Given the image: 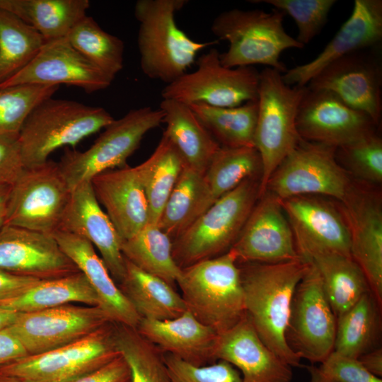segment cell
Here are the masks:
<instances>
[{
  "label": "cell",
  "mask_w": 382,
  "mask_h": 382,
  "mask_svg": "<svg viewBox=\"0 0 382 382\" xmlns=\"http://www.w3.org/2000/svg\"><path fill=\"white\" fill-rule=\"evenodd\" d=\"M309 264L302 259L238 264L246 315L264 343L291 366H299L301 358L289 347L285 332L294 291Z\"/></svg>",
  "instance_id": "1"
},
{
  "label": "cell",
  "mask_w": 382,
  "mask_h": 382,
  "mask_svg": "<svg viewBox=\"0 0 382 382\" xmlns=\"http://www.w3.org/2000/svg\"><path fill=\"white\" fill-rule=\"evenodd\" d=\"M187 2L139 0L135 4L140 66L150 79L173 82L186 73L198 52L215 43L195 41L178 28L175 16Z\"/></svg>",
  "instance_id": "2"
},
{
  "label": "cell",
  "mask_w": 382,
  "mask_h": 382,
  "mask_svg": "<svg viewBox=\"0 0 382 382\" xmlns=\"http://www.w3.org/2000/svg\"><path fill=\"white\" fill-rule=\"evenodd\" d=\"M176 284L186 310L219 335L245 313L240 269L231 251L181 269Z\"/></svg>",
  "instance_id": "3"
},
{
  "label": "cell",
  "mask_w": 382,
  "mask_h": 382,
  "mask_svg": "<svg viewBox=\"0 0 382 382\" xmlns=\"http://www.w3.org/2000/svg\"><path fill=\"white\" fill-rule=\"evenodd\" d=\"M284 16L277 9L266 12L233 8L219 13L211 30L229 44L227 51L219 55L221 64L227 68L263 64L284 73L286 69L279 60L282 52L304 46L286 32Z\"/></svg>",
  "instance_id": "4"
},
{
  "label": "cell",
  "mask_w": 382,
  "mask_h": 382,
  "mask_svg": "<svg viewBox=\"0 0 382 382\" xmlns=\"http://www.w3.org/2000/svg\"><path fill=\"white\" fill-rule=\"evenodd\" d=\"M113 120L101 107L52 97L46 99L30 112L18 138L25 168L45 163L57 149L76 146Z\"/></svg>",
  "instance_id": "5"
},
{
  "label": "cell",
  "mask_w": 382,
  "mask_h": 382,
  "mask_svg": "<svg viewBox=\"0 0 382 382\" xmlns=\"http://www.w3.org/2000/svg\"><path fill=\"white\" fill-rule=\"evenodd\" d=\"M260 179L243 180L172 242L173 257L180 269L231 249L259 198Z\"/></svg>",
  "instance_id": "6"
},
{
  "label": "cell",
  "mask_w": 382,
  "mask_h": 382,
  "mask_svg": "<svg viewBox=\"0 0 382 382\" xmlns=\"http://www.w3.org/2000/svg\"><path fill=\"white\" fill-rule=\"evenodd\" d=\"M282 75L270 67L260 72L254 137L262 161L259 197L265 192L274 170L302 140L296 128V117L306 86H288Z\"/></svg>",
  "instance_id": "7"
},
{
  "label": "cell",
  "mask_w": 382,
  "mask_h": 382,
  "mask_svg": "<svg viewBox=\"0 0 382 382\" xmlns=\"http://www.w3.org/2000/svg\"><path fill=\"white\" fill-rule=\"evenodd\" d=\"M163 117L160 108L131 110L108 125L87 150L66 149L58 163L71 190L103 171L127 166V158L138 149L144 136L158 127Z\"/></svg>",
  "instance_id": "8"
},
{
  "label": "cell",
  "mask_w": 382,
  "mask_h": 382,
  "mask_svg": "<svg viewBox=\"0 0 382 382\" xmlns=\"http://www.w3.org/2000/svg\"><path fill=\"white\" fill-rule=\"evenodd\" d=\"M336 148L301 140L270 176L265 192L280 200L300 195H326L342 202L353 185L337 161Z\"/></svg>",
  "instance_id": "9"
},
{
  "label": "cell",
  "mask_w": 382,
  "mask_h": 382,
  "mask_svg": "<svg viewBox=\"0 0 382 382\" xmlns=\"http://www.w3.org/2000/svg\"><path fill=\"white\" fill-rule=\"evenodd\" d=\"M216 48H211L197 60V69L167 84L163 99L185 105L204 104L233 108L258 98L260 72L254 66H224Z\"/></svg>",
  "instance_id": "10"
},
{
  "label": "cell",
  "mask_w": 382,
  "mask_h": 382,
  "mask_svg": "<svg viewBox=\"0 0 382 382\" xmlns=\"http://www.w3.org/2000/svg\"><path fill=\"white\" fill-rule=\"evenodd\" d=\"M120 354L105 325L69 345L0 366V374L22 382H72Z\"/></svg>",
  "instance_id": "11"
},
{
  "label": "cell",
  "mask_w": 382,
  "mask_h": 382,
  "mask_svg": "<svg viewBox=\"0 0 382 382\" xmlns=\"http://www.w3.org/2000/svg\"><path fill=\"white\" fill-rule=\"evenodd\" d=\"M71 190L59 163L25 168L11 185L5 225L52 234L59 228Z\"/></svg>",
  "instance_id": "12"
},
{
  "label": "cell",
  "mask_w": 382,
  "mask_h": 382,
  "mask_svg": "<svg viewBox=\"0 0 382 382\" xmlns=\"http://www.w3.org/2000/svg\"><path fill=\"white\" fill-rule=\"evenodd\" d=\"M336 325L337 318L320 274L310 262L292 297L285 332L286 342L301 359L322 363L333 351Z\"/></svg>",
  "instance_id": "13"
},
{
  "label": "cell",
  "mask_w": 382,
  "mask_h": 382,
  "mask_svg": "<svg viewBox=\"0 0 382 382\" xmlns=\"http://www.w3.org/2000/svg\"><path fill=\"white\" fill-rule=\"evenodd\" d=\"M280 202L296 251L303 260L310 262L325 255L351 257L349 231L340 208L311 195L292 197Z\"/></svg>",
  "instance_id": "14"
},
{
  "label": "cell",
  "mask_w": 382,
  "mask_h": 382,
  "mask_svg": "<svg viewBox=\"0 0 382 382\" xmlns=\"http://www.w3.org/2000/svg\"><path fill=\"white\" fill-rule=\"evenodd\" d=\"M376 47L332 62L306 86L335 94L349 107L368 115L378 126L382 112V64Z\"/></svg>",
  "instance_id": "15"
},
{
  "label": "cell",
  "mask_w": 382,
  "mask_h": 382,
  "mask_svg": "<svg viewBox=\"0 0 382 382\" xmlns=\"http://www.w3.org/2000/svg\"><path fill=\"white\" fill-rule=\"evenodd\" d=\"M372 119L335 94L306 91L299 107L296 128L301 139L340 148L376 132Z\"/></svg>",
  "instance_id": "16"
},
{
  "label": "cell",
  "mask_w": 382,
  "mask_h": 382,
  "mask_svg": "<svg viewBox=\"0 0 382 382\" xmlns=\"http://www.w3.org/2000/svg\"><path fill=\"white\" fill-rule=\"evenodd\" d=\"M110 322L98 306L63 305L18 313L8 329L29 355L48 352L76 342Z\"/></svg>",
  "instance_id": "17"
},
{
  "label": "cell",
  "mask_w": 382,
  "mask_h": 382,
  "mask_svg": "<svg viewBox=\"0 0 382 382\" xmlns=\"http://www.w3.org/2000/svg\"><path fill=\"white\" fill-rule=\"evenodd\" d=\"M228 251L235 255L238 264L279 263L302 259L296 251L280 199L267 191L258 198Z\"/></svg>",
  "instance_id": "18"
},
{
  "label": "cell",
  "mask_w": 382,
  "mask_h": 382,
  "mask_svg": "<svg viewBox=\"0 0 382 382\" xmlns=\"http://www.w3.org/2000/svg\"><path fill=\"white\" fill-rule=\"evenodd\" d=\"M113 79L105 74L62 37L45 41L37 54L0 88L21 84H66L91 93L107 88Z\"/></svg>",
  "instance_id": "19"
},
{
  "label": "cell",
  "mask_w": 382,
  "mask_h": 382,
  "mask_svg": "<svg viewBox=\"0 0 382 382\" xmlns=\"http://www.w3.org/2000/svg\"><path fill=\"white\" fill-rule=\"evenodd\" d=\"M340 210L350 235V254L382 306V209L379 196L354 187Z\"/></svg>",
  "instance_id": "20"
},
{
  "label": "cell",
  "mask_w": 382,
  "mask_h": 382,
  "mask_svg": "<svg viewBox=\"0 0 382 382\" xmlns=\"http://www.w3.org/2000/svg\"><path fill=\"white\" fill-rule=\"evenodd\" d=\"M0 270L41 279L79 272L52 234L8 225L0 230Z\"/></svg>",
  "instance_id": "21"
},
{
  "label": "cell",
  "mask_w": 382,
  "mask_h": 382,
  "mask_svg": "<svg viewBox=\"0 0 382 382\" xmlns=\"http://www.w3.org/2000/svg\"><path fill=\"white\" fill-rule=\"evenodd\" d=\"M382 40V1L355 0L352 13L324 50L312 61L286 70L288 86H306L323 69L349 54L379 47Z\"/></svg>",
  "instance_id": "22"
},
{
  "label": "cell",
  "mask_w": 382,
  "mask_h": 382,
  "mask_svg": "<svg viewBox=\"0 0 382 382\" xmlns=\"http://www.w3.org/2000/svg\"><path fill=\"white\" fill-rule=\"evenodd\" d=\"M57 230L84 238L95 245L114 280L122 281L125 259L121 239L106 213L101 209L91 181L71 189V196Z\"/></svg>",
  "instance_id": "23"
},
{
  "label": "cell",
  "mask_w": 382,
  "mask_h": 382,
  "mask_svg": "<svg viewBox=\"0 0 382 382\" xmlns=\"http://www.w3.org/2000/svg\"><path fill=\"white\" fill-rule=\"evenodd\" d=\"M214 359L238 369L243 382H290L292 378L291 366L264 343L246 313L218 335Z\"/></svg>",
  "instance_id": "24"
},
{
  "label": "cell",
  "mask_w": 382,
  "mask_h": 382,
  "mask_svg": "<svg viewBox=\"0 0 382 382\" xmlns=\"http://www.w3.org/2000/svg\"><path fill=\"white\" fill-rule=\"evenodd\" d=\"M96 197L106 209L121 241L149 223V206L137 167L103 171L91 180Z\"/></svg>",
  "instance_id": "25"
},
{
  "label": "cell",
  "mask_w": 382,
  "mask_h": 382,
  "mask_svg": "<svg viewBox=\"0 0 382 382\" xmlns=\"http://www.w3.org/2000/svg\"><path fill=\"white\" fill-rule=\"evenodd\" d=\"M64 254L86 277L98 299V307L110 322L137 329L141 317L118 287L93 245L83 237L57 230L52 233Z\"/></svg>",
  "instance_id": "26"
},
{
  "label": "cell",
  "mask_w": 382,
  "mask_h": 382,
  "mask_svg": "<svg viewBox=\"0 0 382 382\" xmlns=\"http://www.w3.org/2000/svg\"><path fill=\"white\" fill-rule=\"evenodd\" d=\"M137 330L162 352L192 365L216 361L214 349L219 334L187 311L168 320L141 318Z\"/></svg>",
  "instance_id": "27"
},
{
  "label": "cell",
  "mask_w": 382,
  "mask_h": 382,
  "mask_svg": "<svg viewBox=\"0 0 382 382\" xmlns=\"http://www.w3.org/2000/svg\"><path fill=\"white\" fill-rule=\"evenodd\" d=\"M163 134L181 157L184 166L202 175L221 147L190 108L175 100L163 99Z\"/></svg>",
  "instance_id": "28"
},
{
  "label": "cell",
  "mask_w": 382,
  "mask_h": 382,
  "mask_svg": "<svg viewBox=\"0 0 382 382\" xmlns=\"http://www.w3.org/2000/svg\"><path fill=\"white\" fill-rule=\"evenodd\" d=\"M120 283V289L141 318L168 320L187 311L181 295L173 286L158 277L141 270L127 259L125 274Z\"/></svg>",
  "instance_id": "29"
},
{
  "label": "cell",
  "mask_w": 382,
  "mask_h": 382,
  "mask_svg": "<svg viewBox=\"0 0 382 382\" xmlns=\"http://www.w3.org/2000/svg\"><path fill=\"white\" fill-rule=\"evenodd\" d=\"M88 0H0V8L33 28L45 41L65 37L86 15Z\"/></svg>",
  "instance_id": "30"
},
{
  "label": "cell",
  "mask_w": 382,
  "mask_h": 382,
  "mask_svg": "<svg viewBox=\"0 0 382 382\" xmlns=\"http://www.w3.org/2000/svg\"><path fill=\"white\" fill-rule=\"evenodd\" d=\"M381 308L371 291L337 318L333 351L358 359L381 347Z\"/></svg>",
  "instance_id": "31"
},
{
  "label": "cell",
  "mask_w": 382,
  "mask_h": 382,
  "mask_svg": "<svg viewBox=\"0 0 382 382\" xmlns=\"http://www.w3.org/2000/svg\"><path fill=\"white\" fill-rule=\"evenodd\" d=\"M78 302L98 306V299L86 277L78 272L40 279L22 294L0 301V307L18 313L54 308Z\"/></svg>",
  "instance_id": "32"
},
{
  "label": "cell",
  "mask_w": 382,
  "mask_h": 382,
  "mask_svg": "<svg viewBox=\"0 0 382 382\" xmlns=\"http://www.w3.org/2000/svg\"><path fill=\"white\" fill-rule=\"evenodd\" d=\"M210 207L203 175L184 166L156 225L173 242Z\"/></svg>",
  "instance_id": "33"
},
{
  "label": "cell",
  "mask_w": 382,
  "mask_h": 382,
  "mask_svg": "<svg viewBox=\"0 0 382 382\" xmlns=\"http://www.w3.org/2000/svg\"><path fill=\"white\" fill-rule=\"evenodd\" d=\"M184 166L181 157L163 133L153 154L136 166L148 202V224H157Z\"/></svg>",
  "instance_id": "34"
},
{
  "label": "cell",
  "mask_w": 382,
  "mask_h": 382,
  "mask_svg": "<svg viewBox=\"0 0 382 382\" xmlns=\"http://www.w3.org/2000/svg\"><path fill=\"white\" fill-rule=\"evenodd\" d=\"M332 311L338 318L352 308L367 291V280L351 257L320 255L313 258Z\"/></svg>",
  "instance_id": "35"
},
{
  "label": "cell",
  "mask_w": 382,
  "mask_h": 382,
  "mask_svg": "<svg viewBox=\"0 0 382 382\" xmlns=\"http://www.w3.org/2000/svg\"><path fill=\"white\" fill-rule=\"evenodd\" d=\"M188 106L220 146L255 147L257 100L233 108L213 107L204 104Z\"/></svg>",
  "instance_id": "36"
},
{
  "label": "cell",
  "mask_w": 382,
  "mask_h": 382,
  "mask_svg": "<svg viewBox=\"0 0 382 382\" xmlns=\"http://www.w3.org/2000/svg\"><path fill=\"white\" fill-rule=\"evenodd\" d=\"M125 258L141 270L174 286L181 274L172 255V241L156 224H147L121 241Z\"/></svg>",
  "instance_id": "37"
},
{
  "label": "cell",
  "mask_w": 382,
  "mask_h": 382,
  "mask_svg": "<svg viewBox=\"0 0 382 382\" xmlns=\"http://www.w3.org/2000/svg\"><path fill=\"white\" fill-rule=\"evenodd\" d=\"M262 161L255 147L221 146L203 175L210 206L247 178L260 176Z\"/></svg>",
  "instance_id": "38"
},
{
  "label": "cell",
  "mask_w": 382,
  "mask_h": 382,
  "mask_svg": "<svg viewBox=\"0 0 382 382\" xmlns=\"http://www.w3.org/2000/svg\"><path fill=\"white\" fill-rule=\"evenodd\" d=\"M66 37L79 53L110 78L114 79L122 69L124 42L103 30L92 17L86 15Z\"/></svg>",
  "instance_id": "39"
},
{
  "label": "cell",
  "mask_w": 382,
  "mask_h": 382,
  "mask_svg": "<svg viewBox=\"0 0 382 382\" xmlns=\"http://www.w3.org/2000/svg\"><path fill=\"white\" fill-rule=\"evenodd\" d=\"M45 41L33 28L0 8V84L21 71Z\"/></svg>",
  "instance_id": "40"
},
{
  "label": "cell",
  "mask_w": 382,
  "mask_h": 382,
  "mask_svg": "<svg viewBox=\"0 0 382 382\" xmlns=\"http://www.w3.org/2000/svg\"><path fill=\"white\" fill-rule=\"evenodd\" d=\"M113 334L116 349L130 371V382H171L163 352L142 337L137 329L122 325Z\"/></svg>",
  "instance_id": "41"
},
{
  "label": "cell",
  "mask_w": 382,
  "mask_h": 382,
  "mask_svg": "<svg viewBox=\"0 0 382 382\" xmlns=\"http://www.w3.org/2000/svg\"><path fill=\"white\" fill-rule=\"evenodd\" d=\"M58 89V86L36 84L0 88V136L18 138L30 112Z\"/></svg>",
  "instance_id": "42"
},
{
  "label": "cell",
  "mask_w": 382,
  "mask_h": 382,
  "mask_svg": "<svg viewBox=\"0 0 382 382\" xmlns=\"http://www.w3.org/2000/svg\"><path fill=\"white\" fill-rule=\"evenodd\" d=\"M265 3L274 9L289 15L295 21L298 35L296 40L305 46L316 36L328 21L335 0H254Z\"/></svg>",
  "instance_id": "43"
},
{
  "label": "cell",
  "mask_w": 382,
  "mask_h": 382,
  "mask_svg": "<svg viewBox=\"0 0 382 382\" xmlns=\"http://www.w3.org/2000/svg\"><path fill=\"white\" fill-rule=\"evenodd\" d=\"M335 156L357 176L367 182L382 180V140L376 133L337 148Z\"/></svg>",
  "instance_id": "44"
},
{
  "label": "cell",
  "mask_w": 382,
  "mask_h": 382,
  "mask_svg": "<svg viewBox=\"0 0 382 382\" xmlns=\"http://www.w3.org/2000/svg\"><path fill=\"white\" fill-rule=\"evenodd\" d=\"M163 359L171 382H243L239 371L223 360L195 366L165 352Z\"/></svg>",
  "instance_id": "45"
},
{
  "label": "cell",
  "mask_w": 382,
  "mask_h": 382,
  "mask_svg": "<svg viewBox=\"0 0 382 382\" xmlns=\"http://www.w3.org/2000/svg\"><path fill=\"white\" fill-rule=\"evenodd\" d=\"M319 369L335 382H382L369 373L358 359L332 351L321 363Z\"/></svg>",
  "instance_id": "46"
},
{
  "label": "cell",
  "mask_w": 382,
  "mask_h": 382,
  "mask_svg": "<svg viewBox=\"0 0 382 382\" xmlns=\"http://www.w3.org/2000/svg\"><path fill=\"white\" fill-rule=\"evenodd\" d=\"M25 168L18 138L0 136V185H13Z\"/></svg>",
  "instance_id": "47"
},
{
  "label": "cell",
  "mask_w": 382,
  "mask_h": 382,
  "mask_svg": "<svg viewBox=\"0 0 382 382\" xmlns=\"http://www.w3.org/2000/svg\"><path fill=\"white\" fill-rule=\"evenodd\" d=\"M72 382H130L129 368L120 354L105 365Z\"/></svg>",
  "instance_id": "48"
},
{
  "label": "cell",
  "mask_w": 382,
  "mask_h": 382,
  "mask_svg": "<svg viewBox=\"0 0 382 382\" xmlns=\"http://www.w3.org/2000/svg\"><path fill=\"white\" fill-rule=\"evenodd\" d=\"M41 279L11 274L0 270V301L15 297Z\"/></svg>",
  "instance_id": "49"
},
{
  "label": "cell",
  "mask_w": 382,
  "mask_h": 382,
  "mask_svg": "<svg viewBox=\"0 0 382 382\" xmlns=\"http://www.w3.org/2000/svg\"><path fill=\"white\" fill-rule=\"evenodd\" d=\"M29 355L8 327L0 331V366Z\"/></svg>",
  "instance_id": "50"
},
{
  "label": "cell",
  "mask_w": 382,
  "mask_h": 382,
  "mask_svg": "<svg viewBox=\"0 0 382 382\" xmlns=\"http://www.w3.org/2000/svg\"><path fill=\"white\" fill-rule=\"evenodd\" d=\"M358 360L371 374L381 378L382 376V349L381 347L361 355Z\"/></svg>",
  "instance_id": "51"
},
{
  "label": "cell",
  "mask_w": 382,
  "mask_h": 382,
  "mask_svg": "<svg viewBox=\"0 0 382 382\" xmlns=\"http://www.w3.org/2000/svg\"><path fill=\"white\" fill-rule=\"evenodd\" d=\"M11 185H0V230L5 226Z\"/></svg>",
  "instance_id": "52"
},
{
  "label": "cell",
  "mask_w": 382,
  "mask_h": 382,
  "mask_svg": "<svg viewBox=\"0 0 382 382\" xmlns=\"http://www.w3.org/2000/svg\"><path fill=\"white\" fill-rule=\"evenodd\" d=\"M18 313L0 307V331L15 321Z\"/></svg>",
  "instance_id": "53"
},
{
  "label": "cell",
  "mask_w": 382,
  "mask_h": 382,
  "mask_svg": "<svg viewBox=\"0 0 382 382\" xmlns=\"http://www.w3.org/2000/svg\"><path fill=\"white\" fill-rule=\"evenodd\" d=\"M307 369L311 375V382H335L328 376L323 373L319 368L308 366Z\"/></svg>",
  "instance_id": "54"
},
{
  "label": "cell",
  "mask_w": 382,
  "mask_h": 382,
  "mask_svg": "<svg viewBox=\"0 0 382 382\" xmlns=\"http://www.w3.org/2000/svg\"><path fill=\"white\" fill-rule=\"evenodd\" d=\"M0 382H22V381L11 376L0 374Z\"/></svg>",
  "instance_id": "55"
}]
</instances>
